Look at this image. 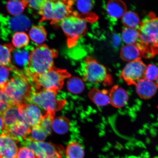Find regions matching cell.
Instances as JSON below:
<instances>
[{"mask_svg":"<svg viewBox=\"0 0 158 158\" xmlns=\"http://www.w3.org/2000/svg\"><path fill=\"white\" fill-rule=\"evenodd\" d=\"M158 18L152 13L141 21L138 29L139 42L137 44L146 58H152L158 53Z\"/></svg>","mask_w":158,"mask_h":158,"instance_id":"6da1fadb","label":"cell"},{"mask_svg":"<svg viewBox=\"0 0 158 158\" xmlns=\"http://www.w3.org/2000/svg\"><path fill=\"white\" fill-rule=\"evenodd\" d=\"M58 51L46 44L34 48L31 53L29 62L23 72L27 77L42 74L54 66V60Z\"/></svg>","mask_w":158,"mask_h":158,"instance_id":"7a4b0ae2","label":"cell"},{"mask_svg":"<svg viewBox=\"0 0 158 158\" xmlns=\"http://www.w3.org/2000/svg\"><path fill=\"white\" fill-rule=\"evenodd\" d=\"M10 78L2 90L10 104H27V100L33 87L23 71L13 73Z\"/></svg>","mask_w":158,"mask_h":158,"instance_id":"3957f363","label":"cell"},{"mask_svg":"<svg viewBox=\"0 0 158 158\" xmlns=\"http://www.w3.org/2000/svg\"><path fill=\"white\" fill-rule=\"evenodd\" d=\"M71 75L66 70L53 66L43 73L27 77L35 90H46L58 93L65 79Z\"/></svg>","mask_w":158,"mask_h":158,"instance_id":"277c9868","label":"cell"},{"mask_svg":"<svg viewBox=\"0 0 158 158\" xmlns=\"http://www.w3.org/2000/svg\"><path fill=\"white\" fill-rule=\"evenodd\" d=\"M72 1L44 0L39 13L41 16L40 22L51 20V24L60 23L72 15Z\"/></svg>","mask_w":158,"mask_h":158,"instance_id":"5b68a950","label":"cell"},{"mask_svg":"<svg viewBox=\"0 0 158 158\" xmlns=\"http://www.w3.org/2000/svg\"><path fill=\"white\" fill-rule=\"evenodd\" d=\"M81 70L84 81L107 86L113 83L111 75L105 67L92 57L88 56L85 59L81 64Z\"/></svg>","mask_w":158,"mask_h":158,"instance_id":"8992f818","label":"cell"},{"mask_svg":"<svg viewBox=\"0 0 158 158\" xmlns=\"http://www.w3.org/2000/svg\"><path fill=\"white\" fill-rule=\"evenodd\" d=\"M58 93L52 91L42 90H35L33 88L27 104H33L45 110V112H55L64 108L66 102L64 100H58L56 95Z\"/></svg>","mask_w":158,"mask_h":158,"instance_id":"52a82bcc","label":"cell"},{"mask_svg":"<svg viewBox=\"0 0 158 158\" xmlns=\"http://www.w3.org/2000/svg\"><path fill=\"white\" fill-rule=\"evenodd\" d=\"M60 25L67 37V45L69 48L76 46L79 39L86 34L88 30L86 21L73 15L63 19Z\"/></svg>","mask_w":158,"mask_h":158,"instance_id":"ba28073f","label":"cell"},{"mask_svg":"<svg viewBox=\"0 0 158 158\" xmlns=\"http://www.w3.org/2000/svg\"><path fill=\"white\" fill-rule=\"evenodd\" d=\"M24 145L34 152L36 158H62L64 154L62 146L50 143L28 140Z\"/></svg>","mask_w":158,"mask_h":158,"instance_id":"9c48e42d","label":"cell"},{"mask_svg":"<svg viewBox=\"0 0 158 158\" xmlns=\"http://www.w3.org/2000/svg\"><path fill=\"white\" fill-rule=\"evenodd\" d=\"M146 65L141 59L129 62L124 67L120 78L129 85H135L143 78Z\"/></svg>","mask_w":158,"mask_h":158,"instance_id":"30bf717a","label":"cell"},{"mask_svg":"<svg viewBox=\"0 0 158 158\" xmlns=\"http://www.w3.org/2000/svg\"><path fill=\"white\" fill-rule=\"evenodd\" d=\"M94 6V2L89 0L72 1V15L83 19L87 22H94L98 17L92 12Z\"/></svg>","mask_w":158,"mask_h":158,"instance_id":"8fae6325","label":"cell"},{"mask_svg":"<svg viewBox=\"0 0 158 158\" xmlns=\"http://www.w3.org/2000/svg\"><path fill=\"white\" fill-rule=\"evenodd\" d=\"M23 120L32 127L39 124L43 114L38 106L33 104H20Z\"/></svg>","mask_w":158,"mask_h":158,"instance_id":"7c38bea8","label":"cell"},{"mask_svg":"<svg viewBox=\"0 0 158 158\" xmlns=\"http://www.w3.org/2000/svg\"><path fill=\"white\" fill-rule=\"evenodd\" d=\"M17 143L7 134H0V158H17Z\"/></svg>","mask_w":158,"mask_h":158,"instance_id":"4fadbf2b","label":"cell"},{"mask_svg":"<svg viewBox=\"0 0 158 158\" xmlns=\"http://www.w3.org/2000/svg\"><path fill=\"white\" fill-rule=\"evenodd\" d=\"M31 127L23 122H19L5 128L3 133L7 134L18 143L29 137Z\"/></svg>","mask_w":158,"mask_h":158,"instance_id":"5bb4252c","label":"cell"},{"mask_svg":"<svg viewBox=\"0 0 158 158\" xmlns=\"http://www.w3.org/2000/svg\"><path fill=\"white\" fill-rule=\"evenodd\" d=\"M1 116L4 122L5 128L19 122L25 123L23 119L20 104H10Z\"/></svg>","mask_w":158,"mask_h":158,"instance_id":"9a60e30c","label":"cell"},{"mask_svg":"<svg viewBox=\"0 0 158 158\" xmlns=\"http://www.w3.org/2000/svg\"><path fill=\"white\" fill-rule=\"evenodd\" d=\"M135 86L136 92L139 97L144 99H148L152 97L156 93L158 83L143 78Z\"/></svg>","mask_w":158,"mask_h":158,"instance_id":"2e32d148","label":"cell"},{"mask_svg":"<svg viewBox=\"0 0 158 158\" xmlns=\"http://www.w3.org/2000/svg\"><path fill=\"white\" fill-rule=\"evenodd\" d=\"M109 94L110 103L114 107H123L127 103L129 98L128 93L121 87L114 86L109 91Z\"/></svg>","mask_w":158,"mask_h":158,"instance_id":"e0dca14e","label":"cell"},{"mask_svg":"<svg viewBox=\"0 0 158 158\" xmlns=\"http://www.w3.org/2000/svg\"><path fill=\"white\" fill-rule=\"evenodd\" d=\"M9 28L13 32H21L27 31L31 25V22L26 16L21 15L14 16L8 20Z\"/></svg>","mask_w":158,"mask_h":158,"instance_id":"ac0fdd59","label":"cell"},{"mask_svg":"<svg viewBox=\"0 0 158 158\" xmlns=\"http://www.w3.org/2000/svg\"><path fill=\"white\" fill-rule=\"evenodd\" d=\"M15 49L11 43L0 44V66L7 67L13 72L19 70L11 61V53Z\"/></svg>","mask_w":158,"mask_h":158,"instance_id":"d6986e66","label":"cell"},{"mask_svg":"<svg viewBox=\"0 0 158 158\" xmlns=\"http://www.w3.org/2000/svg\"><path fill=\"white\" fill-rule=\"evenodd\" d=\"M106 10L109 16L114 19L122 18L127 11L125 3L118 0L108 2L106 5Z\"/></svg>","mask_w":158,"mask_h":158,"instance_id":"ffe728a7","label":"cell"},{"mask_svg":"<svg viewBox=\"0 0 158 158\" xmlns=\"http://www.w3.org/2000/svg\"><path fill=\"white\" fill-rule=\"evenodd\" d=\"M34 48L28 45L24 48L15 49L13 57L15 62L19 66L23 68L24 70L28 64L30 56Z\"/></svg>","mask_w":158,"mask_h":158,"instance_id":"44dd1931","label":"cell"},{"mask_svg":"<svg viewBox=\"0 0 158 158\" xmlns=\"http://www.w3.org/2000/svg\"><path fill=\"white\" fill-rule=\"evenodd\" d=\"M88 95L90 100L97 106H104L110 103L107 90L92 88L89 92Z\"/></svg>","mask_w":158,"mask_h":158,"instance_id":"7402d4cb","label":"cell"},{"mask_svg":"<svg viewBox=\"0 0 158 158\" xmlns=\"http://www.w3.org/2000/svg\"><path fill=\"white\" fill-rule=\"evenodd\" d=\"M120 55L122 59L128 62L141 59L142 53L137 45H126L121 49Z\"/></svg>","mask_w":158,"mask_h":158,"instance_id":"603a6c76","label":"cell"},{"mask_svg":"<svg viewBox=\"0 0 158 158\" xmlns=\"http://www.w3.org/2000/svg\"><path fill=\"white\" fill-rule=\"evenodd\" d=\"M29 35L33 42L39 45L46 40L47 33L45 27L41 25H35L30 30Z\"/></svg>","mask_w":158,"mask_h":158,"instance_id":"cb8c5ba5","label":"cell"},{"mask_svg":"<svg viewBox=\"0 0 158 158\" xmlns=\"http://www.w3.org/2000/svg\"><path fill=\"white\" fill-rule=\"evenodd\" d=\"M66 158H84L85 151L81 144L76 141H71L66 148Z\"/></svg>","mask_w":158,"mask_h":158,"instance_id":"d4e9b609","label":"cell"},{"mask_svg":"<svg viewBox=\"0 0 158 158\" xmlns=\"http://www.w3.org/2000/svg\"><path fill=\"white\" fill-rule=\"evenodd\" d=\"M121 37L126 45H137L139 41V30L125 27L122 31Z\"/></svg>","mask_w":158,"mask_h":158,"instance_id":"484cf974","label":"cell"},{"mask_svg":"<svg viewBox=\"0 0 158 158\" xmlns=\"http://www.w3.org/2000/svg\"><path fill=\"white\" fill-rule=\"evenodd\" d=\"M122 19V23L126 27L138 29L141 24L139 15L133 11H126Z\"/></svg>","mask_w":158,"mask_h":158,"instance_id":"4316f807","label":"cell"},{"mask_svg":"<svg viewBox=\"0 0 158 158\" xmlns=\"http://www.w3.org/2000/svg\"><path fill=\"white\" fill-rule=\"evenodd\" d=\"M70 120L64 116H60L53 120L51 126L56 133L64 134L68 133L70 129Z\"/></svg>","mask_w":158,"mask_h":158,"instance_id":"83f0119b","label":"cell"},{"mask_svg":"<svg viewBox=\"0 0 158 158\" xmlns=\"http://www.w3.org/2000/svg\"><path fill=\"white\" fill-rule=\"evenodd\" d=\"M27 5V1H10L7 2L6 8L10 14L17 16L22 14Z\"/></svg>","mask_w":158,"mask_h":158,"instance_id":"f1b7e54d","label":"cell"},{"mask_svg":"<svg viewBox=\"0 0 158 158\" xmlns=\"http://www.w3.org/2000/svg\"><path fill=\"white\" fill-rule=\"evenodd\" d=\"M68 90L71 93L78 94H81L85 88L84 81L78 77H73L67 82Z\"/></svg>","mask_w":158,"mask_h":158,"instance_id":"f546056e","label":"cell"},{"mask_svg":"<svg viewBox=\"0 0 158 158\" xmlns=\"http://www.w3.org/2000/svg\"><path fill=\"white\" fill-rule=\"evenodd\" d=\"M12 44L17 49L24 48L28 46L29 43L28 35L23 31L14 33L12 37Z\"/></svg>","mask_w":158,"mask_h":158,"instance_id":"4dcf8cb0","label":"cell"},{"mask_svg":"<svg viewBox=\"0 0 158 158\" xmlns=\"http://www.w3.org/2000/svg\"><path fill=\"white\" fill-rule=\"evenodd\" d=\"M48 135L46 132L38 124L31 127V133L28 138L33 141L43 142Z\"/></svg>","mask_w":158,"mask_h":158,"instance_id":"1f68e13d","label":"cell"},{"mask_svg":"<svg viewBox=\"0 0 158 158\" xmlns=\"http://www.w3.org/2000/svg\"><path fill=\"white\" fill-rule=\"evenodd\" d=\"M55 112H45L43 115L39 125L46 132L48 135H50L51 132V126L53 120L54 119Z\"/></svg>","mask_w":158,"mask_h":158,"instance_id":"d6a6232c","label":"cell"},{"mask_svg":"<svg viewBox=\"0 0 158 158\" xmlns=\"http://www.w3.org/2000/svg\"><path fill=\"white\" fill-rule=\"evenodd\" d=\"M148 80L157 83L158 68L154 64H149L146 67L143 78Z\"/></svg>","mask_w":158,"mask_h":158,"instance_id":"836d02e7","label":"cell"},{"mask_svg":"<svg viewBox=\"0 0 158 158\" xmlns=\"http://www.w3.org/2000/svg\"><path fill=\"white\" fill-rule=\"evenodd\" d=\"M10 69L7 67L0 66V89L1 90L10 79H9Z\"/></svg>","mask_w":158,"mask_h":158,"instance_id":"e575fe53","label":"cell"},{"mask_svg":"<svg viewBox=\"0 0 158 158\" xmlns=\"http://www.w3.org/2000/svg\"><path fill=\"white\" fill-rule=\"evenodd\" d=\"M17 158H36V157L32 150L24 147L19 149Z\"/></svg>","mask_w":158,"mask_h":158,"instance_id":"d590c367","label":"cell"},{"mask_svg":"<svg viewBox=\"0 0 158 158\" xmlns=\"http://www.w3.org/2000/svg\"><path fill=\"white\" fill-rule=\"evenodd\" d=\"M44 0L27 1V7L30 9H33L38 11L40 9Z\"/></svg>","mask_w":158,"mask_h":158,"instance_id":"8d00e7d4","label":"cell"},{"mask_svg":"<svg viewBox=\"0 0 158 158\" xmlns=\"http://www.w3.org/2000/svg\"><path fill=\"white\" fill-rule=\"evenodd\" d=\"M122 39L121 36L116 33H114L112 37V41L114 47H118L121 44Z\"/></svg>","mask_w":158,"mask_h":158,"instance_id":"74e56055","label":"cell"},{"mask_svg":"<svg viewBox=\"0 0 158 158\" xmlns=\"http://www.w3.org/2000/svg\"><path fill=\"white\" fill-rule=\"evenodd\" d=\"M5 129V124L3 118L0 115V134L3 133Z\"/></svg>","mask_w":158,"mask_h":158,"instance_id":"f35d334b","label":"cell"},{"mask_svg":"<svg viewBox=\"0 0 158 158\" xmlns=\"http://www.w3.org/2000/svg\"><path fill=\"white\" fill-rule=\"evenodd\" d=\"M7 98L4 93L1 89H0V99Z\"/></svg>","mask_w":158,"mask_h":158,"instance_id":"ab89813d","label":"cell"},{"mask_svg":"<svg viewBox=\"0 0 158 158\" xmlns=\"http://www.w3.org/2000/svg\"></svg>","mask_w":158,"mask_h":158,"instance_id":"60d3db41","label":"cell"}]
</instances>
